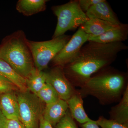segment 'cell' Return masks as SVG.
I'll use <instances>...</instances> for the list:
<instances>
[{
	"label": "cell",
	"instance_id": "6",
	"mask_svg": "<svg viewBox=\"0 0 128 128\" xmlns=\"http://www.w3.org/2000/svg\"><path fill=\"white\" fill-rule=\"evenodd\" d=\"M20 121L25 128H39L40 120L43 116L42 102L36 94L28 90L19 91L17 94Z\"/></svg>",
	"mask_w": 128,
	"mask_h": 128
},
{
	"label": "cell",
	"instance_id": "3",
	"mask_svg": "<svg viewBox=\"0 0 128 128\" xmlns=\"http://www.w3.org/2000/svg\"><path fill=\"white\" fill-rule=\"evenodd\" d=\"M28 40L20 30L6 36L0 44V59L25 79L35 68Z\"/></svg>",
	"mask_w": 128,
	"mask_h": 128
},
{
	"label": "cell",
	"instance_id": "21",
	"mask_svg": "<svg viewBox=\"0 0 128 128\" xmlns=\"http://www.w3.org/2000/svg\"><path fill=\"white\" fill-rule=\"evenodd\" d=\"M55 126V128H78L69 110Z\"/></svg>",
	"mask_w": 128,
	"mask_h": 128
},
{
	"label": "cell",
	"instance_id": "11",
	"mask_svg": "<svg viewBox=\"0 0 128 128\" xmlns=\"http://www.w3.org/2000/svg\"><path fill=\"white\" fill-rule=\"evenodd\" d=\"M128 26L121 24L118 26L96 36H89L88 41L107 44L122 42L128 38Z\"/></svg>",
	"mask_w": 128,
	"mask_h": 128
},
{
	"label": "cell",
	"instance_id": "10",
	"mask_svg": "<svg viewBox=\"0 0 128 128\" xmlns=\"http://www.w3.org/2000/svg\"><path fill=\"white\" fill-rule=\"evenodd\" d=\"M0 109L8 119L20 120L18 100L17 94L14 91L1 94Z\"/></svg>",
	"mask_w": 128,
	"mask_h": 128
},
{
	"label": "cell",
	"instance_id": "5",
	"mask_svg": "<svg viewBox=\"0 0 128 128\" xmlns=\"http://www.w3.org/2000/svg\"><path fill=\"white\" fill-rule=\"evenodd\" d=\"M71 37L64 34L48 41L28 40L35 68L43 71L48 68L50 62L65 46Z\"/></svg>",
	"mask_w": 128,
	"mask_h": 128
},
{
	"label": "cell",
	"instance_id": "24",
	"mask_svg": "<svg viewBox=\"0 0 128 128\" xmlns=\"http://www.w3.org/2000/svg\"><path fill=\"white\" fill-rule=\"evenodd\" d=\"M6 128H25L23 124L20 120L8 119Z\"/></svg>",
	"mask_w": 128,
	"mask_h": 128
},
{
	"label": "cell",
	"instance_id": "9",
	"mask_svg": "<svg viewBox=\"0 0 128 128\" xmlns=\"http://www.w3.org/2000/svg\"><path fill=\"white\" fill-rule=\"evenodd\" d=\"M89 18H98L116 25L121 24L106 1L102 0L92 6L86 12Z\"/></svg>",
	"mask_w": 128,
	"mask_h": 128
},
{
	"label": "cell",
	"instance_id": "19",
	"mask_svg": "<svg viewBox=\"0 0 128 128\" xmlns=\"http://www.w3.org/2000/svg\"><path fill=\"white\" fill-rule=\"evenodd\" d=\"M36 95L46 105L55 102L60 98L55 89L48 83H46Z\"/></svg>",
	"mask_w": 128,
	"mask_h": 128
},
{
	"label": "cell",
	"instance_id": "14",
	"mask_svg": "<svg viewBox=\"0 0 128 128\" xmlns=\"http://www.w3.org/2000/svg\"><path fill=\"white\" fill-rule=\"evenodd\" d=\"M119 25L98 18H89L80 28L90 36H96L117 28Z\"/></svg>",
	"mask_w": 128,
	"mask_h": 128
},
{
	"label": "cell",
	"instance_id": "18",
	"mask_svg": "<svg viewBox=\"0 0 128 128\" xmlns=\"http://www.w3.org/2000/svg\"><path fill=\"white\" fill-rule=\"evenodd\" d=\"M25 80L28 90L36 95L46 84V73L34 68Z\"/></svg>",
	"mask_w": 128,
	"mask_h": 128
},
{
	"label": "cell",
	"instance_id": "4",
	"mask_svg": "<svg viewBox=\"0 0 128 128\" xmlns=\"http://www.w3.org/2000/svg\"><path fill=\"white\" fill-rule=\"evenodd\" d=\"M52 9L57 18L52 38L64 35L68 30H75L89 20L80 7L78 0H71L64 4L54 6Z\"/></svg>",
	"mask_w": 128,
	"mask_h": 128
},
{
	"label": "cell",
	"instance_id": "20",
	"mask_svg": "<svg viewBox=\"0 0 128 128\" xmlns=\"http://www.w3.org/2000/svg\"><path fill=\"white\" fill-rule=\"evenodd\" d=\"M96 122L102 128H128V126L119 123L112 119H107L103 116L99 117Z\"/></svg>",
	"mask_w": 128,
	"mask_h": 128
},
{
	"label": "cell",
	"instance_id": "25",
	"mask_svg": "<svg viewBox=\"0 0 128 128\" xmlns=\"http://www.w3.org/2000/svg\"><path fill=\"white\" fill-rule=\"evenodd\" d=\"M80 124L82 128H100L96 121L94 120Z\"/></svg>",
	"mask_w": 128,
	"mask_h": 128
},
{
	"label": "cell",
	"instance_id": "15",
	"mask_svg": "<svg viewBox=\"0 0 128 128\" xmlns=\"http://www.w3.org/2000/svg\"><path fill=\"white\" fill-rule=\"evenodd\" d=\"M109 114L110 119L128 126V86L119 103L112 108Z\"/></svg>",
	"mask_w": 128,
	"mask_h": 128
},
{
	"label": "cell",
	"instance_id": "7",
	"mask_svg": "<svg viewBox=\"0 0 128 128\" xmlns=\"http://www.w3.org/2000/svg\"><path fill=\"white\" fill-rule=\"evenodd\" d=\"M89 36L79 28L65 46L51 60L53 65L64 67L73 62L79 54L83 44L88 41Z\"/></svg>",
	"mask_w": 128,
	"mask_h": 128
},
{
	"label": "cell",
	"instance_id": "17",
	"mask_svg": "<svg viewBox=\"0 0 128 128\" xmlns=\"http://www.w3.org/2000/svg\"><path fill=\"white\" fill-rule=\"evenodd\" d=\"M47 0H19L16 5L17 10L25 16H30L43 12L46 9Z\"/></svg>",
	"mask_w": 128,
	"mask_h": 128
},
{
	"label": "cell",
	"instance_id": "12",
	"mask_svg": "<svg viewBox=\"0 0 128 128\" xmlns=\"http://www.w3.org/2000/svg\"><path fill=\"white\" fill-rule=\"evenodd\" d=\"M68 110L66 101L60 98L55 102L46 105L43 118L54 127L64 116Z\"/></svg>",
	"mask_w": 128,
	"mask_h": 128
},
{
	"label": "cell",
	"instance_id": "22",
	"mask_svg": "<svg viewBox=\"0 0 128 128\" xmlns=\"http://www.w3.org/2000/svg\"><path fill=\"white\" fill-rule=\"evenodd\" d=\"M18 90L16 86L9 80L0 75V93Z\"/></svg>",
	"mask_w": 128,
	"mask_h": 128
},
{
	"label": "cell",
	"instance_id": "23",
	"mask_svg": "<svg viewBox=\"0 0 128 128\" xmlns=\"http://www.w3.org/2000/svg\"><path fill=\"white\" fill-rule=\"evenodd\" d=\"M102 0H79V4L82 10L86 13L93 5L100 2Z\"/></svg>",
	"mask_w": 128,
	"mask_h": 128
},
{
	"label": "cell",
	"instance_id": "13",
	"mask_svg": "<svg viewBox=\"0 0 128 128\" xmlns=\"http://www.w3.org/2000/svg\"><path fill=\"white\" fill-rule=\"evenodd\" d=\"M66 102L72 116L80 124L93 121L89 118L85 112L82 96L78 90Z\"/></svg>",
	"mask_w": 128,
	"mask_h": 128
},
{
	"label": "cell",
	"instance_id": "26",
	"mask_svg": "<svg viewBox=\"0 0 128 128\" xmlns=\"http://www.w3.org/2000/svg\"><path fill=\"white\" fill-rule=\"evenodd\" d=\"M39 128H54L48 122L45 120L43 116L40 120Z\"/></svg>",
	"mask_w": 128,
	"mask_h": 128
},
{
	"label": "cell",
	"instance_id": "16",
	"mask_svg": "<svg viewBox=\"0 0 128 128\" xmlns=\"http://www.w3.org/2000/svg\"><path fill=\"white\" fill-rule=\"evenodd\" d=\"M0 75L9 80L20 91L28 90L25 78L18 74L9 64L1 59H0Z\"/></svg>",
	"mask_w": 128,
	"mask_h": 128
},
{
	"label": "cell",
	"instance_id": "27",
	"mask_svg": "<svg viewBox=\"0 0 128 128\" xmlns=\"http://www.w3.org/2000/svg\"><path fill=\"white\" fill-rule=\"evenodd\" d=\"M7 120L0 109V128H6Z\"/></svg>",
	"mask_w": 128,
	"mask_h": 128
},
{
	"label": "cell",
	"instance_id": "1",
	"mask_svg": "<svg viewBox=\"0 0 128 128\" xmlns=\"http://www.w3.org/2000/svg\"><path fill=\"white\" fill-rule=\"evenodd\" d=\"M128 48L122 42L103 44L89 41L73 62L63 67L65 74L74 87L80 88L92 75L108 67L119 52Z\"/></svg>",
	"mask_w": 128,
	"mask_h": 128
},
{
	"label": "cell",
	"instance_id": "2",
	"mask_svg": "<svg viewBox=\"0 0 128 128\" xmlns=\"http://www.w3.org/2000/svg\"><path fill=\"white\" fill-rule=\"evenodd\" d=\"M126 74L105 68L92 76L78 90L82 98L90 95L102 105H109L121 100L128 86Z\"/></svg>",
	"mask_w": 128,
	"mask_h": 128
},
{
	"label": "cell",
	"instance_id": "8",
	"mask_svg": "<svg viewBox=\"0 0 128 128\" xmlns=\"http://www.w3.org/2000/svg\"><path fill=\"white\" fill-rule=\"evenodd\" d=\"M45 73L46 83L54 88L60 99L67 101L77 92L66 78L62 66H54Z\"/></svg>",
	"mask_w": 128,
	"mask_h": 128
}]
</instances>
